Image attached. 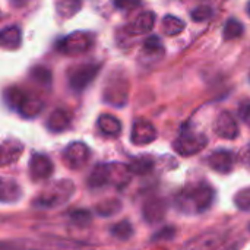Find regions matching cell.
Wrapping results in <instances>:
<instances>
[{
    "label": "cell",
    "mask_w": 250,
    "mask_h": 250,
    "mask_svg": "<svg viewBox=\"0 0 250 250\" xmlns=\"http://www.w3.org/2000/svg\"><path fill=\"white\" fill-rule=\"evenodd\" d=\"M214 196V189L208 183L199 182L180 190L176 196V205L186 214H201L211 207Z\"/></svg>",
    "instance_id": "cell-1"
},
{
    "label": "cell",
    "mask_w": 250,
    "mask_h": 250,
    "mask_svg": "<svg viewBox=\"0 0 250 250\" xmlns=\"http://www.w3.org/2000/svg\"><path fill=\"white\" fill-rule=\"evenodd\" d=\"M73 190L75 186L70 180H60L59 183H54L44 189L41 195L34 201V205L41 208H53L62 205L73 195Z\"/></svg>",
    "instance_id": "cell-2"
},
{
    "label": "cell",
    "mask_w": 250,
    "mask_h": 250,
    "mask_svg": "<svg viewBox=\"0 0 250 250\" xmlns=\"http://www.w3.org/2000/svg\"><path fill=\"white\" fill-rule=\"evenodd\" d=\"M207 145H208V138L204 133L188 130V127H183L179 138L174 141L176 152L183 157L195 155L201 152Z\"/></svg>",
    "instance_id": "cell-3"
},
{
    "label": "cell",
    "mask_w": 250,
    "mask_h": 250,
    "mask_svg": "<svg viewBox=\"0 0 250 250\" xmlns=\"http://www.w3.org/2000/svg\"><path fill=\"white\" fill-rule=\"evenodd\" d=\"M91 44H92V38L88 34L75 32V34H70L69 37L63 38L62 41H59L57 50L62 51L63 54L78 56V54L88 51L91 48Z\"/></svg>",
    "instance_id": "cell-4"
},
{
    "label": "cell",
    "mask_w": 250,
    "mask_h": 250,
    "mask_svg": "<svg viewBox=\"0 0 250 250\" xmlns=\"http://www.w3.org/2000/svg\"><path fill=\"white\" fill-rule=\"evenodd\" d=\"M101 69V64H82L75 67L70 73H69V83L70 88L73 91H83L98 75Z\"/></svg>",
    "instance_id": "cell-5"
},
{
    "label": "cell",
    "mask_w": 250,
    "mask_h": 250,
    "mask_svg": "<svg viewBox=\"0 0 250 250\" xmlns=\"http://www.w3.org/2000/svg\"><path fill=\"white\" fill-rule=\"evenodd\" d=\"M89 155H91V151L83 142H73L64 149L63 160L70 168L79 170L88 163Z\"/></svg>",
    "instance_id": "cell-6"
},
{
    "label": "cell",
    "mask_w": 250,
    "mask_h": 250,
    "mask_svg": "<svg viewBox=\"0 0 250 250\" xmlns=\"http://www.w3.org/2000/svg\"><path fill=\"white\" fill-rule=\"evenodd\" d=\"M158 133L155 126L148 120H138L133 123L130 141L135 145H148L157 139Z\"/></svg>",
    "instance_id": "cell-7"
},
{
    "label": "cell",
    "mask_w": 250,
    "mask_h": 250,
    "mask_svg": "<svg viewBox=\"0 0 250 250\" xmlns=\"http://www.w3.org/2000/svg\"><path fill=\"white\" fill-rule=\"evenodd\" d=\"M214 130L220 138L229 139V141H233L239 136V125L229 111L220 113V116L217 117L214 123Z\"/></svg>",
    "instance_id": "cell-8"
},
{
    "label": "cell",
    "mask_w": 250,
    "mask_h": 250,
    "mask_svg": "<svg viewBox=\"0 0 250 250\" xmlns=\"http://www.w3.org/2000/svg\"><path fill=\"white\" fill-rule=\"evenodd\" d=\"M54 171L53 161L42 154H34L29 160V174L32 180H45Z\"/></svg>",
    "instance_id": "cell-9"
},
{
    "label": "cell",
    "mask_w": 250,
    "mask_h": 250,
    "mask_svg": "<svg viewBox=\"0 0 250 250\" xmlns=\"http://www.w3.org/2000/svg\"><path fill=\"white\" fill-rule=\"evenodd\" d=\"M236 163V157L231 151L227 149H218L214 151L209 157H208V166L218 173H230L234 167Z\"/></svg>",
    "instance_id": "cell-10"
},
{
    "label": "cell",
    "mask_w": 250,
    "mask_h": 250,
    "mask_svg": "<svg viewBox=\"0 0 250 250\" xmlns=\"http://www.w3.org/2000/svg\"><path fill=\"white\" fill-rule=\"evenodd\" d=\"M108 171V185H114L117 188H123L130 182V170L123 164H107Z\"/></svg>",
    "instance_id": "cell-11"
},
{
    "label": "cell",
    "mask_w": 250,
    "mask_h": 250,
    "mask_svg": "<svg viewBox=\"0 0 250 250\" xmlns=\"http://www.w3.org/2000/svg\"><path fill=\"white\" fill-rule=\"evenodd\" d=\"M154 25H155V13H152V12H144L129 26V34H132V35L148 34V32L152 31Z\"/></svg>",
    "instance_id": "cell-12"
},
{
    "label": "cell",
    "mask_w": 250,
    "mask_h": 250,
    "mask_svg": "<svg viewBox=\"0 0 250 250\" xmlns=\"http://www.w3.org/2000/svg\"><path fill=\"white\" fill-rule=\"evenodd\" d=\"M21 196H22V190L16 182L0 179V202L13 204V202H18Z\"/></svg>",
    "instance_id": "cell-13"
},
{
    "label": "cell",
    "mask_w": 250,
    "mask_h": 250,
    "mask_svg": "<svg viewBox=\"0 0 250 250\" xmlns=\"http://www.w3.org/2000/svg\"><path fill=\"white\" fill-rule=\"evenodd\" d=\"M220 242L218 233H205L186 243L183 250H212Z\"/></svg>",
    "instance_id": "cell-14"
},
{
    "label": "cell",
    "mask_w": 250,
    "mask_h": 250,
    "mask_svg": "<svg viewBox=\"0 0 250 250\" xmlns=\"http://www.w3.org/2000/svg\"><path fill=\"white\" fill-rule=\"evenodd\" d=\"M70 120H72V117H70V114L66 110L57 108V110H54L50 114L48 122H47V127H48L50 132L59 133V132L66 130L70 126Z\"/></svg>",
    "instance_id": "cell-15"
},
{
    "label": "cell",
    "mask_w": 250,
    "mask_h": 250,
    "mask_svg": "<svg viewBox=\"0 0 250 250\" xmlns=\"http://www.w3.org/2000/svg\"><path fill=\"white\" fill-rule=\"evenodd\" d=\"M22 149H23L22 145L15 141H9L3 144L0 146V166H6V164L16 161L19 155L22 154Z\"/></svg>",
    "instance_id": "cell-16"
},
{
    "label": "cell",
    "mask_w": 250,
    "mask_h": 250,
    "mask_svg": "<svg viewBox=\"0 0 250 250\" xmlns=\"http://www.w3.org/2000/svg\"><path fill=\"white\" fill-rule=\"evenodd\" d=\"M22 42V34L18 26H7L0 31V45L4 48H18Z\"/></svg>",
    "instance_id": "cell-17"
},
{
    "label": "cell",
    "mask_w": 250,
    "mask_h": 250,
    "mask_svg": "<svg viewBox=\"0 0 250 250\" xmlns=\"http://www.w3.org/2000/svg\"><path fill=\"white\" fill-rule=\"evenodd\" d=\"M98 129L107 135V136H117L122 132V123L117 117L111 116V114H103L100 116L98 122Z\"/></svg>",
    "instance_id": "cell-18"
},
{
    "label": "cell",
    "mask_w": 250,
    "mask_h": 250,
    "mask_svg": "<svg viewBox=\"0 0 250 250\" xmlns=\"http://www.w3.org/2000/svg\"><path fill=\"white\" fill-rule=\"evenodd\" d=\"M166 212V204L160 199L148 201L144 207V217L148 223H157L163 220Z\"/></svg>",
    "instance_id": "cell-19"
},
{
    "label": "cell",
    "mask_w": 250,
    "mask_h": 250,
    "mask_svg": "<svg viewBox=\"0 0 250 250\" xmlns=\"http://www.w3.org/2000/svg\"><path fill=\"white\" fill-rule=\"evenodd\" d=\"M42 107H44V104H42V101H41L38 97H32V95H29V94H28V95H26V98L23 100V103H22L21 108L18 110V113H21L22 116H25V117L31 119V117L38 116V114L41 113Z\"/></svg>",
    "instance_id": "cell-20"
},
{
    "label": "cell",
    "mask_w": 250,
    "mask_h": 250,
    "mask_svg": "<svg viewBox=\"0 0 250 250\" xmlns=\"http://www.w3.org/2000/svg\"><path fill=\"white\" fill-rule=\"evenodd\" d=\"M26 95H28V94H26L25 91H22L21 88L12 86V88H7V89L4 91L3 98H4V103H6L10 108H13V110L18 111V110L21 108L23 100L26 98Z\"/></svg>",
    "instance_id": "cell-21"
},
{
    "label": "cell",
    "mask_w": 250,
    "mask_h": 250,
    "mask_svg": "<svg viewBox=\"0 0 250 250\" xmlns=\"http://www.w3.org/2000/svg\"><path fill=\"white\" fill-rule=\"evenodd\" d=\"M88 185L89 188L98 189L105 185H108V171H107V164H98L89 174L88 177Z\"/></svg>",
    "instance_id": "cell-22"
},
{
    "label": "cell",
    "mask_w": 250,
    "mask_h": 250,
    "mask_svg": "<svg viewBox=\"0 0 250 250\" xmlns=\"http://www.w3.org/2000/svg\"><path fill=\"white\" fill-rule=\"evenodd\" d=\"M185 26H186L185 22H183L180 18L173 16V15H167V16L163 19V25H161L163 32H164L166 35H168V37H174V35L180 34V32L185 29Z\"/></svg>",
    "instance_id": "cell-23"
},
{
    "label": "cell",
    "mask_w": 250,
    "mask_h": 250,
    "mask_svg": "<svg viewBox=\"0 0 250 250\" xmlns=\"http://www.w3.org/2000/svg\"><path fill=\"white\" fill-rule=\"evenodd\" d=\"M127 167H129V170H130L132 174H141V176H144V174H148L149 171H152L154 161H152V158H149L146 155H142V157H138V158L132 160V163Z\"/></svg>",
    "instance_id": "cell-24"
},
{
    "label": "cell",
    "mask_w": 250,
    "mask_h": 250,
    "mask_svg": "<svg viewBox=\"0 0 250 250\" xmlns=\"http://www.w3.org/2000/svg\"><path fill=\"white\" fill-rule=\"evenodd\" d=\"M120 209H122V204L119 199H107L95 207V212L100 217H111L117 214Z\"/></svg>",
    "instance_id": "cell-25"
},
{
    "label": "cell",
    "mask_w": 250,
    "mask_h": 250,
    "mask_svg": "<svg viewBox=\"0 0 250 250\" xmlns=\"http://www.w3.org/2000/svg\"><path fill=\"white\" fill-rule=\"evenodd\" d=\"M81 6H82L81 0H62L57 3V13L62 18H70L75 13H78Z\"/></svg>",
    "instance_id": "cell-26"
},
{
    "label": "cell",
    "mask_w": 250,
    "mask_h": 250,
    "mask_svg": "<svg viewBox=\"0 0 250 250\" xmlns=\"http://www.w3.org/2000/svg\"><path fill=\"white\" fill-rule=\"evenodd\" d=\"M243 31H245L243 23L239 22L236 18H231V19L227 21V23L224 26V31H223L224 40H236V38L242 37Z\"/></svg>",
    "instance_id": "cell-27"
},
{
    "label": "cell",
    "mask_w": 250,
    "mask_h": 250,
    "mask_svg": "<svg viewBox=\"0 0 250 250\" xmlns=\"http://www.w3.org/2000/svg\"><path fill=\"white\" fill-rule=\"evenodd\" d=\"M29 78L34 82H37L40 85H44V86L50 85L51 83V79H53L50 69H47L44 66H35V67H32L31 72H29Z\"/></svg>",
    "instance_id": "cell-28"
},
{
    "label": "cell",
    "mask_w": 250,
    "mask_h": 250,
    "mask_svg": "<svg viewBox=\"0 0 250 250\" xmlns=\"http://www.w3.org/2000/svg\"><path fill=\"white\" fill-rule=\"evenodd\" d=\"M111 234L119 240H127L133 236V227L127 220H123L111 227Z\"/></svg>",
    "instance_id": "cell-29"
},
{
    "label": "cell",
    "mask_w": 250,
    "mask_h": 250,
    "mask_svg": "<svg viewBox=\"0 0 250 250\" xmlns=\"http://www.w3.org/2000/svg\"><path fill=\"white\" fill-rule=\"evenodd\" d=\"M234 204L240 211L250 212V188L242 189L234 196Z\"/></svg>",
    "instance_id": "cell-30"
},
{
    "label": "cell",
    "mask_w": 250,
    "mask_h": 250,
    "mask_svg": "<svg viewBox=\"0 0 250 250\" xmlns=\"http://www.w3.org/2000/svg\"><path fill=\"white\" fill-rule=\"evenodd\" d=\"M190 16L195 22H205L212 18V9L209 6H198L192 10Z\"/></svg>",
    "instance_id": "cell-31"
},
{
    "label": "cell",
    "mask_w": 250,
    "mask_h": 250,
    "mask_svg": "<svg viewBox=\"0 0 250 250\" xmlns=\"http://www.w3.org/2000/svg\"><path fill=\"white\" fill-rule=\"evenodd\" d=\"M70 218H72V221H73L75 224H78V226H81V227H85V226H88V224L91 223L92 215H91V212L86 211V209H76V211H73V212L70 214Z\"/></svg>",
    "instance_id": "cell-32"
},
{
    "label": "cell",
    "mask_w": 250,
    "mask_h": 250,
    "mask_svg": "<svg viewBox=\"0 0 250 250\" xmlns=\"http://www.w3.org/2000/svg\"><path fill=\"white\" fill-rule=\"evenodd\" d=\"M144 48L149 53H158V51H163V44H161V40L155 35L146 38V41L144 42Z\"/></svg>",
    "instance_id": "cell-33"
},
{
    "label": "cell",
    "mask_w": 250,
    "mask_h": 250,
    "mask_svg": "<svg viewBox=\"0 0 250 250\" xmlns=\"http://www.w3.org/2000/svg\"><path fill=\"white\" fill-rule=\"evenodd\" d=\"M114 4L122 10H133L141 4V0H114Z\"/></svg>",
    "instance_id": "cell-34"
},
{
    "label": "cell",
    "mask_w": 250,
    "mask_h": 250,
    "mask_svg": "<svg viewBox=\"0 0 250 250\" xmlns=\"http://www.w3.org/2000/svg\"><path fill=\"white\" fill-rule=\"evenodd\" d=\"M239 117L243 122H249L250 120V100H243L239 104Z\"/></svg>",
    "instance_id": "cell-35"
},
{
    "label": "cell",
    "mask_w": 250,
    "mask_h": 250,
    "mask_svg": "<svg viewBox=\"0 0 250 250\" xmlns=\"http://www.w3.org/2000/svg\"><path fill=\"white\" fill-rule=\"evenodd\" d=\"M239 161H240V164H242L245 168L250 170V145L249 146H245V148L240 151V154H239Z\"/></svg>",
    "instance_id": "cell-36"
},
{
    "label": "cell",
    "mask_w": 250,
    "mask_h": 250,
    "mask_svg": "<svg viewBox=\"0 0 250 250\" xmlns=\"http://www.w3.org/2000/svg\"><path fill=\"white\" fill-rule=\"evenodd\" d=\"M10 1H12L13 4H16V6H22V4L26 3L28 0H10Z\"/></svg>",
    "instance_id": "cell-37"
},
{
    "label": "cell",
    "mask_w": 250,
    "mask_h": 250,
    "mask_svg": "<svg viewBox=\"0 0 250 250\" xmlns=\"http://www.w3.org/2000/svg\"><path fill=\"white\" fill-rule=\"evenodd\" d=\"M248 13H249V16H250V1H249V4H248Z\"/></svg>",
    "instance_id": "cell-38"
},
{
    "label": "cell",
    "mask_w": 250,
    "mask_h": 250,
    "mask_svg": "<svg viewBox=\"0 0 250 250\" xmlns=\"http://www.w3.org/2000/svg\"><path fill=\"white\" fill-rule=\"evenodd\" d=\"M249 233H250V226H249Z\"/></svg>",
    "instance_id": "cell-39"
},
{
    "label": "cell",
    "mask_w": 250,
    "mask_h": 250,
    "mask_svg": "<svg viewBox=\"0 0 250 250\" xmlns=\"http://www.w3.org/2000/svg\"><path fill=\"white\" fill-rule=\"evenodd\" d=\"M249 78H250V76H249Z\"/></svg>",
    "instance_id": "cell-40"
}]
</instances>
